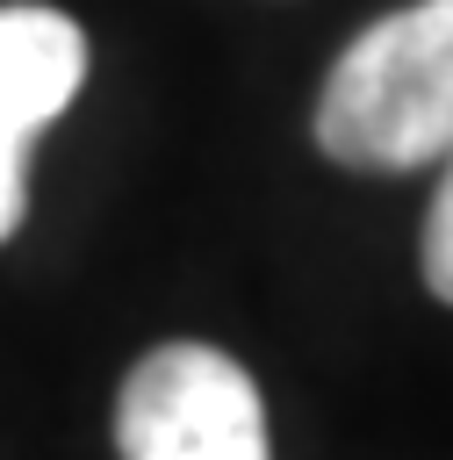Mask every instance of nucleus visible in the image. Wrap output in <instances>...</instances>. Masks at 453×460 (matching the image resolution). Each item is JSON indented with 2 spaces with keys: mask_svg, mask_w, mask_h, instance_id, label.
I'll use <instances>...</instances> for the list:
<instances>
[{
  "mask_svg": "<svg viewBox=\"0 0 453 460\" xmlns=\"http://www.w3.org/2000/svg\"><path fill=\"white\" fill-rule=\"evenodd\" d=\"M86 86V29L43 0H0V244L29 216V144Z\"/></svg>",
  "mask_w": 453,
  "mask_h": 460,
  "instance_id": "7ed1b4c3",
  "label": "nucleus"
},
{
  "mask_svg": "<svg viewBox=\"0 0 453 460\" xmlns=\"http://www.w3.org/2000/svg\"><path fill=\"white\" fill-rule=\"evenodd\" d=\"M122 460H273L259 381L194 338L144 352L115 395Z\"/></svg>",
  "mask_w": 453,
  "mask_h": 460,
  "instance_id": "f03ea898",
  "label": "nucleus"
},
{
  "mask_svg": "<svg viewBox=\"0 0 453 460\" xmlns=\"http://www.w3.org/2000/svg\"><path fill=\"white\" fill-rule=\"evenodd\" d=\"M446 180L431 194V216H424V280L439 302H453V158H439Z\"/></svg>",
  "mask_w": 453,
  "mask_h": 460,
  "instance_id": "20e7f679",
  "label": "nucleus"
},
{
  "mask_svg": "<svg viewBox=\"0 0 453 460\" xmlns=\"http://www.w3.org/2000/svg\"><path fill=\"white\" fill-rule=\"evenodd\" d=\"M316 144L345 172H417L453 158V0L381 14L345 43L316 101Z\"/></svg>",
  "mask_w": 453,
  "mask_h": 460,
  "instance_id": "f257e3e1",
  "label": "nucleus"
}]
</instances>
